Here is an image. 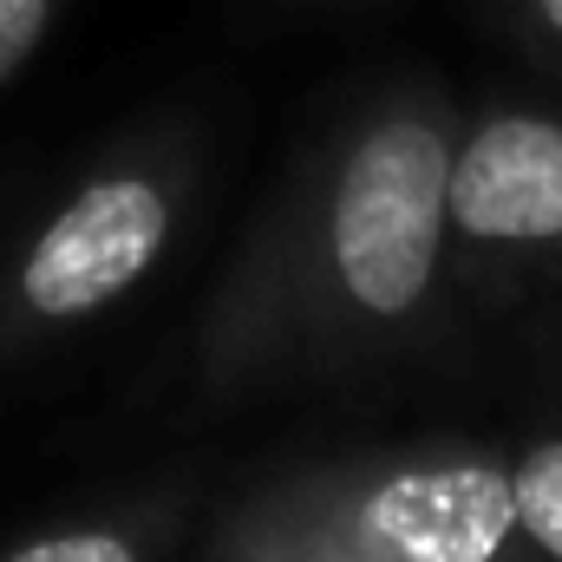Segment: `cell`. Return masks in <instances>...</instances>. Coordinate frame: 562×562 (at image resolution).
Returning a JSON list of instances; mask_svg holds the SVG:
<instances>
[{
	"mask_svg": "<svg viewBox=\"0 0 562 562\" xmlns=\"http://www.w3.org/2000/svg\"><path fill=\"white\" fill-rule=\"evenodd\" d=\"M72 0H0V86L26 72V59L46 46V33L66 20Z\"/></svg>",
	"mask_w": 562,
	"mask_h": 562,
	"instance_id": "ba28073f",
	"label": "cell"
},
{
	"mask_svg": "<svg viewBox=\"0 0 562 562\" xmlns=\"http://www.w3.org/2000/svg\"><path fill=\"white\" fill-rule=\"evenodd\" d=\"M269 484L353 562H497L517 537L510 451L471 438L294 458Z\"/></svg>",
	"mask_w": 562,
	"mask_h": 562,
	"instance_id": "3957f363",
	"label": "cell"
},
{
	"mask_svg": "<svg viewBox=\"0 0 562 562\" xmlns=\"http://www.w3.org/2000/svg\"><path fill=\"white\" fill-rule=\"evenodd\" d=\"M210 562H353L321 524H307L269 477H249L203 537Z\"/></svg>",
	"mask_w": 562,
	"mask_h": 562,
	"instance_id": "8992f818",
	"label": "cell"
},
{
	"mask_svg": "<svg viewBox=\"0 0 562 562\" xmlns=\"http://www.w3.org/2000/svg\"><path fill=\"white\" fill-rule=\"evenodd\" d=\"M504 26L543 72L562 79V0H504Z\"/></svg>",
	"mask_w": 562,
	"mask_h": 562,
	"instance_id": "9c48e42d",
	"label": "cell"
},
{
	"mask_svg": "<svg viewBox=\"0 0 562 562\" xmlns=\"http://www.w3.org/2000/svg\"><path fill=\"white\" fill-rule=\"evenodd\" d=\"M510 497H517V537L537 557L562 562V425L510 451Z\"/></svg>",
	"mask_w": 562,
	"mask_h": 562,
	"instance_id": "52a82bcc",
	"label": "cell"
},
{
	"mask_svg": "<svg viewBox=\"0 0 562 562\" xmlns=\"http://www.w3.org/2000/svg\"><path fill=\"white\" fill-rule=\"evenodd\" d=\"M497 562H550V557H537V550H530L524 537H510V550H504V557H497Z\"/></svg>",
	"mask_w": 562,
	"mask_h": 562,
	"instance_id": "30bf717a",
	"label": "cell"
},
{
	"mask_svg": "<svg viewBox=\"0 0 562 562\" xmlns=\"http://www.w3.org/2000/svg\"><path fill=\"white\" fill-rule=\"evenodd\" d=\"M196 471H164L125 497L86 504L7 543L0 562H170L196 530Z\"/></svg>",
	"mask_w": 562,
	"mask_h": 562,
	"instance_id": "5b68a950",
	"label": "cell"
},
{
	"mask_svg": "<svg viewBox=\"0 0 562 562\" xmlns=\"http://www.w3.org/2000/svg\"><path fill=\"white\" fill-rule=\"evenodd\" d=\"M451 138V92L393 79L288 157L196 314L190 380L203 406L367 380L438 334Z\"/></svg>",
	"mask_w": 562,
	"mask_h": 562,
	"instance_id": "6da1fadb",
	"label": "cell"
},
{
	"mask_svg": "<svg viewBox=\"0 0 562 562\" xmlns=\"http://www.w3.org/2000/svg\"><path fill=\"white\" fill-rule=\"evenodd\" d=\"M203 190L190 125H138L105 144L0 256V373L132 301L177 249Z\"/></svg>",
	"mask_w": 562,
	"mask_h": 562,
	"instance_id": "7a4b0ae2",
	"label": "cell"
},
{
	"mask_svg": "<svg viewBox=\"0 0 562 562\" xmlns=\"http://www.w3.org/2000/svg\"><path fill=\"white\" fill-rule=\"evenodd\" d=\"M451 294L517 307L562 288V112L491 105L458 119L445 164Z\"/></svg>",
	"mask_w": 562,
	"mask_h": 562,
	"instance_id": "277c9868",
	"label": "cell"
}]
</instances>
